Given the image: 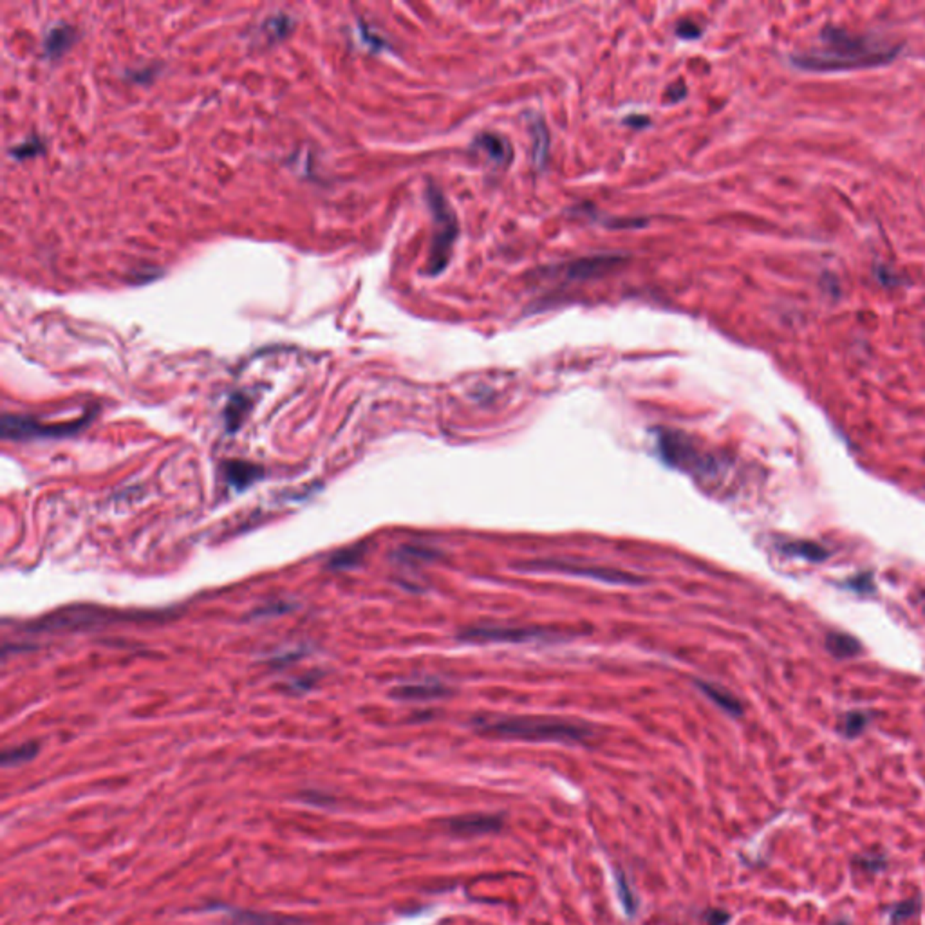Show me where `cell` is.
Here are the masks:
<instances>
[{
	"label": "cell",
	"instance_id": "1",
	"mask_svg": "<svg viewBox=\"0 0 925 925\" xmlns=\"http://www.w3.org/2000/svg\"><path fill=\"white\" fill-rule=\"evenodd\" d=\"M900 45L873 34H855L846 29L826 28L810 48L795 53L792 62L806 71H849L891 62Z\"/></svg>",
	"mask_w": 925,
	"mask_h": 925
},
{
	"label": "cell",
	"instance_id": "2",
	"mask_svg": "<svg viewBox=\"0 0 925 925\" xmlns=\"http://www.w3.org/2000/svg\"><path fill=\"white\" fill-rule=\"evenodd\" d=\"M481 734L506 740L544 741V743H584L591 730L578 723L553 718H479L474 721Z\"/></svg>",
	"mask_w": 925,
	"mask_h": 925
},
{
	"label": "cell",
	"instance_id": "3",
	"mask_svg": "<svg viewBox=\"0 0 925 925\" xmlns=\"http://www.w3.org/2000/svg\"><path fill=\"white\" fill-rule=\"evenodd\" d=\"M429 205L432 215H434V237L430 244L429 257H427V273L430 277H436L449 266L450 257H452V246L456 243L459 234L458 217L450 208L449 201L436 188L430 186L429 192Z\"/></svg>",
	"mask_w": 925,
	"mask_h": 925
},
{
	"label": "cell",
	"instance_id": "4",
	"mask_svg": "<svg viewBox=\"0 0 925 925\" xmlns=\"http://www.w3.org/2000/svg\"><path fill=\"white\" fill-rule=\"evenodd\" d=\"M89 421V418H81L71 423H58V425H45L40 421L28 418V416H13L4 414L2 418V438L13 439V441H24V439H37V438H62L72 432L80 430L83 425Z\"/></svg>",
	"mask_w": 925,
	"mask_h": 925
},
{
	"label": "cell",
	"instance_id": "5",
	"mask_svg": "<svg viewBox=\"0 0 925 925\" xmlns=\"http://www.w3.org/2000/svg\"><path fill=\"white\" fill-rule=\"evenodd\" d=\"M658 449L662 458L682 470H700L703 472L707 468L705 459L701 458V454L694 447L691 439L683 432L678 430H660L658 432Z\"/></svg>",
	"mask_w": 925,
	"mask_h": 925
},
{
	"label": "cell",
	"instance_id": "6",
	"mask_svg": "<svg viewBox=\"0 0 925 925\" xmlns=\"http://www.w3.org/2000/svg\"><path fill=\"white\" fill-rule=\"evenodd\" d=\"M505 819L501 815H488V813H470V815L452 817L447 822V828L452 835L458 837H481V835L501 831Z\"/></svg>",
	"mask_w": 925,
	"mask_h": 925
},
{
	"label": "cell",
	"instance_id": "7",
	"mask_svg": "<svg viewBox=\"0 0 925 925\" xmlns=\"http://www.w3.org/2000/svg\"><path fill=\"white\" fill-rule=\"evenodd\" d=\"M526 568H540V569H548V571H555V573H568V575H575V577H587V578H595V580H602V582H611V584H618V582H640V578L631 577V575H625L622 571H613V569H602V568H587V566H575V564H564V562H537V564H528Z\"/></svg>",
	"mask_w": 925,
	"mask_h": 925
},
{
	"label": "cell",
	"instance_id": "8",
	"mask_svg": "<svg viewBox=\"0 0 925 925\" xmlns=\"http://www.w3.org/2000/svg\"><path fill=\"white\" fill-rule=\"evenodd\" d=\"M544 636L540 631L519 629V627H472L465 631L462 640L468 642H525V640H533Z\"/></svg>",
	"mask_w": 925,
	"mask_h": 925
},
{
	"label": "cell",
	"instance_id": "9",
	"mask_svg": "<svg viewBox=\"0 0 925 925\" xmlns=\"http://www.w3.org/2000/svg\"><path fill=\"white\" fill-rule=\"evenodd\" d=\"M620 263L622 257L618 255H596V257L580 258L566 267V277L571 281H589L593 277H602L604 273L611 272Z\"/></svg>",
	"mask_w": 925,
	"mask_h": 925
},
{
	"label": "cell",
	"instance_id": "10",
	"mask_svg": "<svg viewBox=\"0 0 925 925\" xmlns=\"http://www.w3.org/2000/svg\"><path fill=\"white\" fill-rule=\"evenodd\" d=\"M474 147L482 150V152L487 154V158H490V161H494L496 165H506L511 159L510 145H508L505 138L497 136V134L485 132L481 136H477L476 141H474Z\"/></svg>",
	"mask_w": 925,
	"mask_h": 925
},
{
	"label": "cell",
	"instance_id": "11",
	"mask_svg": "<svg viewBox=\"0 0 925 925\" xmlns=\"http://www.w3.org/2000/svg\"><path fill=\"white\" fill-rule=\"evenodd\" d=\"M447 687L436 682H423V683H410V685H401L396 689L394 696L401 700H414V701H427L436 700V698L447 696Z\"/></svg>",
	"mask_w": 925,
	"mask_h": 925
},
{
	"label": "cell",
	"instance_id": "12",
	"mask_svg": "<svg viewBox=\"0 0 925 925\" xmlns=\"http://www.w3.org/2000/svg\"><path fill=\"white\" fill-rule=\"evenodd\" d=\"M261 468L253 467L250 462L244 461H232L225 467V476L228 485L235 488H244L252 485L255 479L261 477Z\"/></svg>",
	"mask_w": 925,
	"mask_h": 925
},
{
	"label": "cell",
	"instance_id": "13",
	"mask_svg": "<svg viewBox=\"0 0 925 925\" xmlns=\"http://www.w3.org/2000/svg\"><path fill=\"white\" fill-rule=\"evenodd\" d=\"M72 39H74V29L71 26H57L45 37V42H43L45 54L48 57H60L71 45Z\"/></svg>",
	"mask_w": 925,
	"mask_h": 925
},
{
	"label": "cell",
	"instance_id": "14",
	"mask_svg": "<svg viewBox=\"0 0 925 925\" xmlns=\"http://www.w3.org/2000/svg\"><path fill=\"white\" fill-rule=\"evenodd\" d=\"M700 691L705 692L707 696L711 698L715 705L721 707V709H723L725 712H729V714L740 715L741 712H743V709H741V705H740V701L735 700L732 694H729L726 691H723V689L715 687V685H709V683H700Z\"/></svg>",
	"mask_w": 925,
	"mask_h": 925
},
{
	"label": "cell",
	"instance_id": "15",
	"mask_svg": "<svg viewBox=\"0 0 925 925\" xmlns=\"http://www.w3.org/2000/svg\"><path fill=\"white\" fill-rule=\"evenodd\" d=\"M828 649H830L831 653L835 656H839V658H851L857 653H860V645L859 642L855 638H851L849 635H844V633H831L828 636V642H826Z\"/></svg>",
	"mask_w": 925,
	"mask_h": 925
},
{
	"label": "cell",
	"instance_id": "16",
	"mask_svg": "<svg viewBox=\"0 0 925 925\" xmlns=\"http://www.w3.org/2000/svg\"><path fill=\"white\" fill-rule=\"evenodd\" d=\"M37 753H39V744L37 743L20 744V746L6 750L4 755H2V764L4 766H17V764L28 763Z\"/></svg>",
	"mask_w": 925,
	"mask_h": 925
},
{
	"label": "cell",
	"instance_id": "17",
	"mask_svg": "<svg viewBox=\"0 0 925 925\" xmlns=\"http://www.w3.org/2000/svg\"><path fill=\"white\" fill-rule=\"evenodd\" d=\"M616 893H618V897H620L622 906H624L625 913L629 916H633L638 909V898L635 897V893L631 889L629 882L625 880V877L622 875L620 871H616Z\"/></svg>",
	"mask_w": 925,
	"mask_h": 925
},
{
	"label": "cell",
	"instance_id": "18",
	"mask_svg": "<svg viewBox=\"0 0 925 925\" xmlns=\"http://www.w3.org/2000/svg\"><path fill=\"white\" fill-rule=\"evenodd\" d=\"M237 920L246 925H293L295 922L291 918H281V916L270 915H255V913H238Z\"/></svg>",
	"mask_w": 925,
	"mask_h": 925
},
{
	"label": "cell",
	"instance_id": "19",
	"mask_svg": "<svg viewBox=\"0 0 925 925\" xmlns=\"http://www.w3.org/2000/svg\"><path fill=\"white\" fill-rule=\"evenodd\" d=\"M918 909H920V900H918V898H915V900L900 902V904L891 907V913H889V916H891V924L893 925L902 924V922L907 920V918L915 916L916 913H918Z\"/></svg>",
	"mask_w": 925,
	"mask_h": 925
},
{
	"label": "cell",
	"instance_id": "20",
	"mask_svg": "<svg viewBox=\"0 0 925 925\" xmlns=\"http://www.w3.org/2000/svg\"><path fill=\"white\" fill-rule=\"evenodd\" d=\"M786 551L790 553H795L799 557L810 558V560H822L826 558V551L817 544H792V546H788Z\"/></svg>",
	"mask_w": 925,
	"mask_h": 925
},
{
	"label": "cell",
	"instance_id": "21",
	"mask_svg": "<svg viewBox=\"0 0 925 925\" xmlns=\"http://www.w3.org/2000/svg\"><path fill=\"white\" fill-rule=\"evenodd\" d=\"M868 725V718L864 714H859V712H853V714H848L844 718V723H842V732H844L848 738H853V735H859L864 729Z\"/></svg>",
	"mask_w": 925,
	"mask_h": 925
},
{
	"label": "cell",
	"instance_id": "22",
	"mask_svg": "<svg viewBox=\"0 0 925 925\" xmlns=\"http://www.w3.org/2000/svg\"><path fill=\"white\" fill-rule=\"evenodd\" d=\"M40 152H42V141H40L39 138H31L28 139V141H24V143L17 145V147L11 150V156L19 159H26V158H33V156H37V154Z\"/></svg>",
	"mask_w": 925,
	"mask_h": 925
},
{
	"label": "cell",
	"instance_id": "23",
	"mask_svg": "<svg viewBox=\"0 0 925 925\" xmlns=\"http://www.w3.org/2000/svg\"><path fill=\"white\" fill-rule=\"evenodd\" d=\"M362 548L345 549L340 555H334V558L331 560V566H334V568H351L362 558Z\"/></svg>",
	"mask_w": 925,
	"mask_h": 925
},
{
	"label": "cell",
	"instance_id": "24",
	"mask_svg": "<svg viewBox=\"0 0 925 925\" xmlns=\"http://www.w3.org/2000/svg\"><path fill=\"white\" fill-rule=\"evenodd\" d=\"M533 129L537 130V134H539V138L535 139V158H537V161L540 163V161H544V158H546V148H548V134H546V127H544V123H540V121L535 125Z\"/></svg>",
	"mask_w": 925,
	"mask_h": 925
},
{
	"label": "cell",
	"instance_id": "25",
	"mask_svg": "<svg viewBox=\"0 0 925 925\" xmlns=\"http://www.w3.org/2000/svg\"><path fill=\"white\" fill-rule=\"evenodd\" d=\"M857 864H860L868 871L877 873L886 868V859H884L882 855H864V857L857 859Z\"/></svg>",
	"mask_w": 925,
	"mask_h": 925
},
{
	"label": "cell",
	"instance_id": "26",
	"mask_svg": "<svg viewBox=\"0 0 925 925\" xmlns=\"http://www.w3.org/2000/svg\"><path fill=\"white\" fill-rule=\"evenodd\" d=\"M676 34L680 37V39L692 40V39H698V37H700L701 29H700V26L694 24L692 20H682V22H678V26H676Z\"/></svg>",
	"mask_w": 925,
	"mask_h": 925
},
{
	"label": "cell",
	"instance_id": "27",
	"mask_svg": "<svg viewBox=\"0 0 925 925\" xmlns=\"http://www.w3.org/2000/svg\"><path fill=\"white\" fill-rule=\"evenodd\" d=\"M730 920V915L721 909H711L705 915L707 925H725Z\"/></svg>",
	"mask_w": 925,
	"mask_h": 925
}]
</instances>
